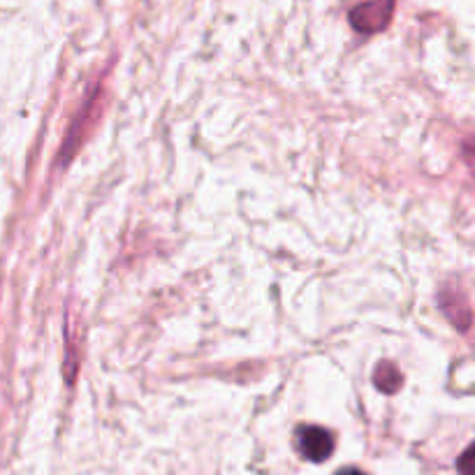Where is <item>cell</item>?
<instances>
[{
	"label": "cell",
	"mask_w": 475,
	"mask_h": 475,
	"mask_svg": "<svg viewBox=\"0 0 475 475\" xmlns=\"http://www.w3.org/2000/svg\"><path fill=\"white\" fill-rule=\"evenodd\" d=\"M389 17H392V0H371L355 7L350 21L359 33H376L388 26Z\"/></svg>",
	"instance_id": "1"
},
{
	"label": "cell",
	"mask_w": 475,
	"mask_h": 475,
	"mask_svg": "<svg viewBox=\"0 0 475 475\" xmlns=\"http://www.w3.org/2000/svg\"><path fill=\"white\" fill-rule=\"evenodd\" d=\"M299 450L311 462H324L334 452V436L323 427H304L299 431Z\"/></svg>",
	"instance_id": "2"
},
{
	"label": "cell",
	"mask_w": 475,
	"mask_h": 475,
	"mask_svg": "<svg viewBox=\"0 0 475 475\" xmlns=\"http://www.w3.org/2000/svg\"><path fill=\"white\" fill-rule=\"evenodd\" d=\"M373 382L378 385V389H382L385 394H394L401 388V373L394 369L389 362H381L373 373Z\"/></svg>",
	"instance_id": "3"
},
{
	"label": "cell",
	"mask_w": 475,
	"mask_h": 475,
	"mask_svg": "<svg viewBox=\"0 0 475 475\" xmlns=\"http://www.w3.org/2000/svg\"><path fill=\"white\" fill-rule=\"evenodd\" d=\"M457 469L462 471V475H473V447L463 450L462 459L457 462Z\"/></svg>",
	"instance_id": "4"
},
{
	"label": "cell",
	"mask_w": 475,
	"mask_h": 475,
	"mask_svg": "<svg viewBox=\"0 0 475 475\" xmlns=\"http://www.w3.org/2000/svg\"><path fill=\"white\" fill-rule=\"evenodd\" d=\"M336 475H364V473H362V471H357V469H343V471H339Z\"/></svg>",
	"instance_id": "5"
}]
</instances>
